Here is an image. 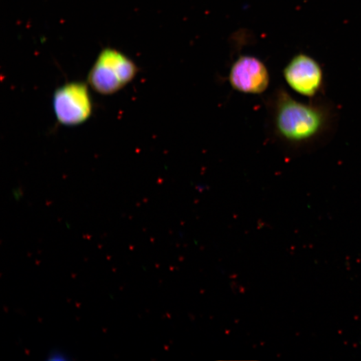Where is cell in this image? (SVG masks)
Segmentation results:
<instances>
[{
	"label": "cell",
	"mask_w": 361,
	"mask_h": 361,
	"mask_svg": "<svg viewBox=\"0 0 361 361\" xmlns=\"http://www.w3.org/2000/svg\"><path fill=\"white\" fill-rule=\"evenodd\" d=\"M337 110L320 96L305 103L278 89L269 102V122L273 137L293 155L312 153L334 136Z\"/></svg>",
	"instance_id": "1"
},
{
	"label": "cell",
	"mask_w": 361,
	"mask_h": 361,
	"mask_svg": "<svg viewBox=\"0 0 361 361\" xmlns=\"http://www.w3.org/2000/svg\"><path fill=\"white\" fill-rule=\"evenodd\" d=\"M135 62L116 49L107 48L98 54L88 75V83L98 94H115L135 78Z\"/></svg>",
	"instance_id": "2"
},
{
	"label": "cell",
	"mask_w": 361,
	"mask_h": 361,
	"mask_svg": "<svg viewBox=\"0 0 361 361\" xmlns=\"http://www.w3.org/2000/svg\"><path fill=\"white\" fill-rule=\"evenodd\" d=\"M53 108L60 124L76 126L83 123L89 119L93 111L89 86L82 82L64 84L55 91Z\"/></svg>",
	"instance_id": "3"
},
{
	"label": "cell",
	"mask_w": 361,
	"mask_h": 361,
	"mask_svg": "<svg viewBox=\"0 0 361 361\" xmlns=\"http://www.w3.org/2000/svg\"><path fill=\"white\" fill-rule=\"evenodd\" d=\"M284 76L289 87L302 96L314 98L321 93L322 69L314 58L307 54L293 57L284 70Z\"/></svg>",
	"instance_id": "4"
},
{
	"label": "cell",
	"mask_w": 361,
	"mask_h": 361,
	"mask_svg": "<svg viewBox=\"0 0 361 361\" xmlns=\"http://www.w3.org/2000/svg\"><path fill=\"white\" fill-rule=\"evenodd\" d=\"M229 80L236 91L245 94H262L270 84V75L261 60L241 56L232 65Z\"/></svg>",
	"instance_id": "5"
},
{
	"label": "cell",
	"mask_w": 361,
	"mask_h": 361,
	"mask_svg": "<svg viewBox=\"0 0 361 361\" xmlns=\"http://www.w3.org/2000/svg\"><path fill=\"white\" fill-rule=\"evenodd\" d=\"M71 357L66 352L60 349H54L47 355L48 361H69Z\"/></svg>",
	"instance_id": "6"
}]
</instances>
